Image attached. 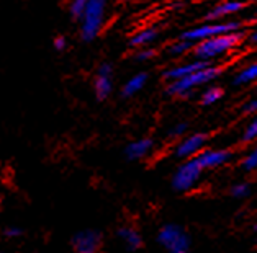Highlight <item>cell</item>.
Returning <instances> with one entry per match:
<instances>
[{
  "label": "cell",
  "instance_id": "13",
  "mask_svg": "<svg viewBox=\"0 0 257 253\" xmlns=\"http://www.w3.org/2000/svg\"><path fill=\"white\" fill-rule=\"evenodd\" d=\"M154 150V141L151 137H141L136 139V141L130 142L124 149V155L128 157L130 160H143L146 159L148 155H151Z\"/></svg>",
  "mask_w": 257,
  "mask_h": 253
},
{
  "label": "cell",
  "instance_id": "5",
  "mask_svg": "<svg viewBox=\"0 0 257 253\" xmlns=\"http://www.w3.org/2000/svg\"><path fill=\"white\" fill-rule=\"evenodd\" d=\"M203 173L205 170L200 167L195 157L182 160V163L172 173L171 185L177 193H189L198 186V183L203 178Z\"/></svg>",
  "mask_w": 257,
  "mask_h": 253
},
{
  "label": "cell",
  "instance_id": "8",
  "mask_svg": "<svg viewBox=\"0 0 257 253\" xmlns=\"http://www.w3.org/2000/svg\"><path fill=\"white\" fill-rule=\"evenodd\" d=\"M250 7L247 0H219L210 10L205 12L203 22H218V20H228L229 17H234L237 14H242Z\"/></svg>",
  "mask_w": 257,
  "mask_h": 253
},
{
  "label": "cell",
  "instance_id": "35",
  "mask_svg": "<svg viewBox=\"0 0 257 253\" xmlns=\"http://www.w3.org/2000/svg\"><path fill=\"white\" fill-rule=\"evenodd\" d=\"M0 253H2V251H0Z\"/></svg>",
  "mask_w": 257,
  "mask_h": 253
},
{
  "label": "cell",
  "instance_id": "6",
  "mask_svg": "<svg viewBox=\"0 0 257 253\" xmlns=\"http://www.w3.org/2000/svg\"><path fill=\"white\" fill-rule=\"evenodd\" d=\"M158 242L167 253H190V235L177 224L162 225L158 232Z\"/></svg>",
  "mask_w": 257,
  "mask_h": 253
},
{
  "label": "cell",
  "instance_id": "19",
  "mask_svg": "<svg viewBox=\"0 0 257 253\" xmlns=\"http://www.w3.org/2000/svg\"><path fill=\"white\" fill-rule=\"evenodd\" d=\"M118 235H120L123 243L126 245L130 250L141 248L143 238L140 235V232H138L136 229H133V227H123V229H120V232H118Z\"/></svg>",
  "mask_w": 257,
  "mask_h": 253
},
{
  "label": "cell",
  "instance_id": "26",
  "mask_svg": "<svg viewBox=\"0 0 257 253\" xmlns=\"http://www.w3.org/2000/svg\"><path fill=\"white\" fill-rule=\"evenodd\" d=\"M241 115H244V116L257 115V97H252L247 101H244L242 106H241Z\"/></svg>",
  "mask_w": 257,
  "mask_h": 253
},
{
  "label": "cell",
  "instance_id": "17",
  "mask_svg": "<svg viewBox=\"0 0 257 253\" xmlns=\"http://www.w3.org/2000/svg\"><path fill=\"white\" fill-rule=\"evenodd\" d=\"M193 44L195 43H190L187 40H175L172 43H169L166 46V54L169 56V58L172 59H182L185 58V56L192 54V49H193Z\"/></svg>",
  "mask_w": 257,
  "mask_h": 253
},
{
  "label": "cell",
  "instance_id": "29",
  "mask_svg": "<svg viewBox=\"0 0 257 253\" xmlns=\"http://www.w3.org/2000/svg\"><path fill=\"white\" fill-rule=\"evenodd\" d=\"M5 235L10 238H17L22 235V229H18V227H9V229H5Z\"/></svg>",
  "mask_w": 257,
  "mask_h": 253
},
{
  "label": "cell",
  "instance_id": "23",
  "mask_svg": "<svg viewBox=\"0 0 257 253\" xmlns=\"http://www.w3.org/2000/svg\"><path fill=\"white\" fill-rule=\"evenodd\" d=\"M87 2H89V0H71V2H69V14H71L72 20H76V22L80 20V17H82L85 12Z\"/></svg>",
  "mask_w": 257,
  "mask_h": 253
},
{
  "label": "cell",
  "instance_id": "31",
  "mask_svg": "<svg viewBox=\"0 0 257 253\" xmlns=\"http://www.w3.org/2000/svg\"><path fill=\"white\" fill-rule=\"evenodd\" d=\"M247 2L250 4V7H252V5H257V0H247Z\"/></svg>",
  "mask_w": 257,
  "mask_h": 253
},
{
  "label": "cell",
  "instance_id": "3",
  "mask_svg": "<svg viewBox=\"0 0 257 253\" xmlns=\"http://www.w3.org/2000/svg\"><path fill=\"white\" fill-rule=\"evenodd\" d=\"M241 30H247L246 28V22L242 20H218V22H203L200 25H195L189 30L182 31L180 33V40H187L190 43H198L203 40H208L213 36H219V35H228L233 33V31H241Z\"/></svg>",
  "mask_w": 257,
  "mask_h": 253
},
{
  "label": "cell",
  "instance_id": "20",
  "mask_svg": "<svg viewBox=\"0 0 257 253\" xmlns=\"http://www.w3.org/2000/svg\"><path fill=\"white\" fill-rule=\"evenodd\" d=\"M239 168L244 173H252L257 170V142L250 147L239 160Z\"/></svg>",
  "mask_w": 257,
  "mask_h": 253
},
{
  "label": "cell",
  "instance_id": "24",
  "mask_svg": "<svg viewBox=\"0 0 257 253\" xmlns=\"http://www.w3.org/2000/svg\"><path fill=\"white\" fill-rule=\"evenodd\" d=\"M158 54H159V53H158V49L153 48V46L140 48V49H136L135 59H136L138 62H148V61H153Z\"/></svg>",
  "mask_w": 257,
  "mask_h": 253
},
{
  "label": "cell",
  "instance_id": "22",
  "mask_svg": "<svg viewBox=\"0 0 257 253\" xmlns=\"http://www.w3.org/2000/svg\"><path fill=\"white\" fill-rule=\"evenodd\" d=\"M239 142L242 145H249V144L257 142V115H254L252 119L244 126V129L239 136Z\"/></svg>",
  "mask_w": 257,
  "mask_h": 253
},
{
  "label": "cell",
  "instance_id": "4",
  "mask_svg": "<svg viewBox=\"0 0 257 253\" xmlns=\"http://www.w3.org/2000/svg\"><path fill=\"white\" fill-rule=\"evenodd\" d=\"M108 0H89L84 15L80 17V38L85 43H92L102 33L106 20Z\"/></svg>",
  "mask_w": 257,
  "mask_h": 253
},
{
  "label": "cell",
  "instance_id": "14",
  "mask_svg": "<svg viewBox=\"0 0 257 253\" xmlns=\"http://www.w3.org/2000/svg\"><path fill=\"white\" fill-rule=\"evenodd\" d=\"M159 35L161 31L154 27H149V28H143L140 31H136V33L130 38V46L131 48H148V46H153V44L159 40Z\"/></svg>",
  "mask_w": 257,
  "mask_h": 253
},
{
  "label": "cell",
  "instance_id": "9",
  "mask_svg": "<svg viewBox=\"0 0 257 253\" xmlns=\"http://www.w3.org/2000/svg\"><path fill=\"white\" fill-rule=\"evenodd\" d=\"M234 150L233 149H210L205 147L200 154L195 157L205 172L206 170H216L221 167H226L228 163L234 160Z\"/></svg>",
  "mask_w": 257,
  "mask_h": 253
},
{
  "label": "cell",
  "instance_id": "27",
  "mask_svg": "<svg viewBox=\"0 0 257 253\" xmlns=\"http://www.w3.org/2000/svg\"><path fill=\"white\" fill-rule=\"evenodd\" d=\"M244 44H249V46L257 48V28L254 30H247V35H246V43Z\"/></svg>",
  "mask_w": 257,
  "mask_h": 253
},
{
  "label": "cell",
  "instance_id": "32",
  "mask_svg": "<svg viewBox=\"0 0 257 253\" xmlns=\"http://www.w3.org/2000/svg\"><path fill=\"white\" fill-rule=\"evenodd\" d=\"M254 232H257V220H255V224H254Z\"/></svg>",
  "mask_w": 257,
  "mask_h": 253
},
{
  "label": "cell",
  "instance_id": "34",
  "mask_svg": "<svg viewBox=\"0 0 257 253\" xmlns=\"http://www.w3.org/2000/svg\"><path fill=\"white\" fill-rule=\"evenodd\" d=\"M216 2H219V0H216Z\"/></svg>",
  "mask_w": 257,
  "mask_h": 253
},
{
  "label": "cell",
  "instance_id": "33",
  "mask_svg": "<svg viewBox=\"0 0 257 253\" xmlns=\"http://www.w3.org/2000/svg\"><path fill=\"white\" fill-rule=\"evenodd\" d=\"M126 2H136V0H126Z\"/></svg>",
  "mask_w": 257,
  "mask_h": 253
},
{
  "label": "cell",
  "instance_id": "11",
  "mask_svg": "<svg viewBox=\"0 0 257 253\" xmlns=\"http://www.w3.org/2000/svg\"><path fill=\"white\" fill-rule=\"evenodd\" d=\"M93 90L98 100H106L113 93V66L110 62H103L98 66L95 80H93Z\"/></svg>",
  "mask_w": 257,
  "mask_h": 253
},
{
  "label": "cell",
  "instance_id": "7",
  "mask_svg": "<svg viewBox=\"0 0 257 253\" xmlns=\"http://www.w3.org/2000/svg\"><path fill=\"white\" fill-rule=\"evenodd\" d=\"M210 141L208 132H192V134H185L179 139V142L174 147V157L179 160H187L197 157L202 152L206 144Z\"/></svg>",
  "mask_w": 257,
  "mask_h": 253
},
{
  "label": "cell",
  "instance_id": "12",
  "mask_svg": "<svg viewBox=\"0 0 257 253\" xmlns=\"http://www.w3.org/2000/svg\"><path fill=\"white\" fill-rule=\"evenodd\" d=\"M102 245V235L95 230H82L72 238V246L77 253H97Z\"/></svg>",
  "mask_w": 257,
  "mask_h": 253
},
{
  "label": "cell",
  "instance_id": "16",
  "mask_svg": "<svg viewBox=\"0 0 257 253\" xmlns=\"http://www.w3.org/2000/svg\"><path fill=\"white\" fill-rule=\"evenodd\" d=\"M257 82V59L249 62L242 69H239L236 74L231 84L234 87H244V85H250V84H255Z\"/></svg>",
  "mask_w": 257,
  "mask_h": 253
},
{
  "label": "cell",
  "instance_id": "21",
  "mask_svg": "<svg viewBox=\"0 0 257 253\" xmlns=\"http://www.w3.org/2000/svg\"><path fill=\"white\" fill-rule=\"evenodd\" d=\"M252 185L249 181H236L229 186V196L234 199H247L250 194H252Z\"/></svg>",
  "mask_w": 257,
  "mask_h": 253
},
{
  "label": "cell",
  "instance_id": "28",
  "mask_svg": "<svg viewBox=\"0 0 257 253\" xmlns=\"http://www.w3.org/2000/svg\"><path fill=\"white\" fill-rule=\"evenodd\" d=\"M53 46L56 51H64L67 48V40L66 36H56L54 41H53Z\"/></svg>",
  "mask_w": 257,
  "mask_h": 253
},
{
  "label": "cell",
  "instance_id": "18",
  "mask_svg": "<svg viewBox=\"0 0 257 253\" xmlns=\"http://www.w3.org/2000/svg\"><path fill=\"white\" fill-rule=\"evenodd\" d=\"M224 93H226V92H224L223 87L210 84L202 92V95H200V105H202V106H213V105H216L218 101H221L224 98Z\"/></svg>",
  "mask_w": 257,
  "mask_h": 253
},
{
  "label": "cell",
  "instance_id": "15",
  "mask_svg": "<svg viewBox=\"0 0 257 253\" xmlns=\"http://www.w3.org/2000/svg\"><path fill=\"white\" fill-rule=\"evenodd\" d=\"M149 80V74L148 72H138L135 75H131V77L124 82V85L121 87V97L123 98H131L138 95L144 87H146Z\"/></svg>",
  "mask_w": 257,
  "mask_h": 253
},
{
  "label": "cell",
  "instance_id": "10",
  "mask_svg": "<svg viewBox=\"0 0 257 253\" xmlns=\"http://www.w3.org/2000/svg\"><path fill=\"white\" fill-rule=\"evenodd\" d=\"M213 64L210 61H200V59H195L193 58L192 61H180V62H175V64L166 67L164 71H162V79L166 82H174V80H179L182 77H187V75H190L193 72L200 71V69H203L206 66Z\"/></svg>",
  "mask_w": 257,
  "mask_h": 253
},
{
  "label": "cell",
  "instance_id": "25",
  "mask_svg": "<svg viewBox=\"0 0 257 253\" xmlns=\"http://www.w3.org/2000/svg\"><path fill=\"white\" fill-rule=\"evenodd\" d=\"M187 131H189V123L180 121V123L174 124L171 128V131H169V137H171V139H180V137H184L187 134Z\"/></svg>",
  "mask_w": 257,
  "mask_h": 253
},
{
  "label": "cell",
  "instance_id": "1",
  "mask_svg": "<svg viewBox=\"0 0 257 253\" xmlns=\"http://www.w3.org/2000/svg\"><path fill=\"white\" fill-rule=\"evenodd\" d=\"M246 35L247 30H241V31H233V33L228 35H219V36L208 38V40L198 41L193 44L192 56L200 61L216 62L218 59L231 54L233 51L239 49L246 43Z\"/></svg>",
  "mask_w": 257,
  "mask_h": 253
},
{
  "label": "cell",
  "instance_id": "2",
  "mask_svg": "<svg viewBox=\"0 0 257 253\" xmlns=\"http://www.w3.org/2000/svg\"><path fill=\"white\" fill-rule=\"evenodd\" d=\"M224 72H226L224 64H221V62H213V64L200 69V71L187 75V77H182L174 82H167L166 93L174 98H189L197 88L213 84Z\"/></svg>",
  "mask_w": 257,
  "mask_h": 253
},
{
  "label": "cell",
  "instance_id": "30",
  "mask_svg": "<svg viewBox=\"0 0 257 253\" xmlns=\"http://www.w3.org/2000/svg\"><path fill=\"white\" fill-rule=\"evenodd\" d=\"M252 7H254V5H252ZM252 18H257V5L252 9Z\"/></svg>",
  "mask_w": 257,
  "mask_h": 253
}]
</instances>
